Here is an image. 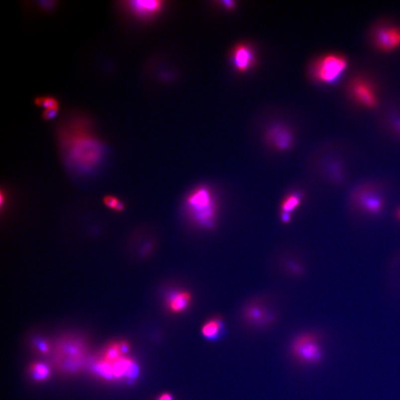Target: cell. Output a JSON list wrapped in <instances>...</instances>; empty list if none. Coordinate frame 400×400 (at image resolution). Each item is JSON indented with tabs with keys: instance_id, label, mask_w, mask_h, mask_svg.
I'll return each instance as SVG.
<instances>
[{
	"instance_id": "cell-10",
	"label": "cell",
	"mask_w": 400,
	"mask_h": 400,
	"mask_svg": "<svg viewBox=\"0 0 400 400\" xmlns=\"http://www.w3.org/2000/svg\"><path fill=\"white\" fill-rule=\"evenodd\" d=\"M232 60L239 72H246L255 65L256 57L252 48L246 44H240L233 50Z\"/></svg>"
},
{
	"instance_id": "cell-20",
	"label": "cell",
	"mask_w": 400,
	"mask_h": 400,
	"mask_svg": "<svg viewBox=\"0 0 400 400\" xmlns=\"http://www.w3.org/2000/svg\"><path fill=\"white\" fill-rule=\"evenodd\" d=\"M54 3H55V1H40V2H39V4H40V6L41 7H42V8L46 9V10H48V9L51 8V7H53V4H54Z\"/></svg>"
},
{
	"instance_id": "cell-7",
	"label": "cell",
	"mask_w": 400,
	"mask_h": 400,
	"mask_svg": "<svg viewBox=\"0 0 400 400\" xmlns=\"http://www.w3.org/2000/svg\"><path fill=\"white\" fill-rule=\"evenodd\" d=\"M243 318L249 325L255 328H265L275 320L274 314L264 305L252 303L245 308Z\"/></svg>"
},
{
	"instance_id": "cell-12",
	"label": "cell",
	"mask_w": 400,
	"mask_h": 400,
	"mask_svg": "<svg viewBox=\"0 0 400 400\" xmlns=\"http://www.w3.org/2000/svg\"><path fill=\"white\" fill-rule=\"evenodd\" d=\"M351 92L355 100L363 106L373 107L377 103V97L374 88L367 82L357 80L351 86Z\"/></svg>"
},
{
	"instance_id": "cell-4",
	"label": "cell",
	"mask_w": 400,
	"mask_h": 400,
	"mask_svg": "<svg viewBox=\"0 0 400 400\" xmlns=\"http://www.w3.org/2000/svg\"><path fill=\"white\" fill-rule=\"evenodd\" d=\"M346 59L337 54H327L315 62L312 73L315 80L322 83L337 81L346 69Z\"/></svg>"
},
{
	"instance_id": "cell-18",
	"label": "cell",
	"mask_w": 400,
	"mask_h": 400,
	"mask_svg": "<svg viewBox=\"0 0 400 400\" xmlns=\"http://www.w3.org/2000/svg\"><path fill=\"white\" fill-rule=\"evenodd\" d=\"M103 203L107 208H111L115 211H123L125 209V205L120 199L114 196H106L103 199Z\"/></svg>"
},
{
	"instance_id": "cell-1",
	"label": "cell",
	"mask_w": 400,
	"mask_h": 400,
	"mask_svg": "<svg viewBox=\"0 0 400 400\" xmlns=\"http://www.w3.org/2000/svg\"><path fill=\"white\" fill-rule=\"evenodd\" d=\"M57 139L65 166L80 176L91 174L101 164L106 148L82 115H72L59 123Z\"/></svg>"
},
{
	"instance_id": "cell-19",
	"label": "cell",
	"mask_w": 400,
	"mask_h": 400,
	"mask_svg": "<svg viewBox=\"0 0 400 400\" xmlns=\"http://www.w3.org/2000/svg\"><path fill=\"white\" fill-rule=\"evenodd\" d=\"M58 109H45L42 112V117L43 120H49L54 118L57 115Z\"/></svg>"
},
{
	"instance_id": "cell-5",
	"label": "cell",
	"mask_w": 400,
	"mask_h": 400,
	"mask_svg": "<svg viewBox=\"0 0 400 400\" xmlns=\"http://www.w3.org/2000/svg\"><path fill=\"white\" fill-rule=\"evenodd\" d=\"M122 7L132 16L142 21H147L162 10L163 1L158 0H131L122 1Z\"/></svg>"
},
{
	"instance_id": "cell-17",
	"label": "cell",
	"mask_w": 400,
	"mask_h": 400,
	"mask_svg": "<svg viewBox=\"0 0 400 400\" xmlns=\"http://www.w3.org/2000/svg\"><path fill=\"white\" fill-rule=\"evenodd\" d=\"M37 106H42L45 109H59V101L53 97H36L34 100Z\"/></svg>"
},
{
	"instance_id": "cell-8",
	"label": "cell",
	"mask_w": 400,
	"mask_h": 400,
	"mask_svg": "<svg viewBox=\"0 0 400 400\" xmlns=\"http://www.w3.org/2000/svg\"><path fill=\"white\" fill-rule=\"evenodd\" d=\"M376 45L382 51H391L400 46V28L395 26H384L376 31L374 36Z\"/></svg>"
},
{
	"instance_id": "cell-3",
	"label": "cell",
	"mask_w": 400,
	"mask_h": 400,
	"mask_svg": "<svg viewBox=\"0 0 400 400\" xmlns=\"http://www.w3.org/2000/svg\"><path fill=\"white\" fill-rule=\"evenodd\" d=\"M290 354L298 363L316 365L323 357L320 337L314 333H302L296 336L290 345Z\"/></svg>"
},
{
	"instance_id": "cell-23",
	"label": "cell",
	"mask_w": 400,
	"mask_h": 400,
	"mask_svg": "<svg viewBox=\"0 0 400 400\" xmlns=\"http://www.w3.org/2000/svg\"><path fill=\"white\" fill-rule=\"evenodd\" d=\"M39 349L42 351V353H47L49 351L48 345L45 343H41L39 344Z\"/></svg>"
},
{
	"instance_id": "cell-22",
	"label": "cell",
	"mask_w": 400,
	"mask_h": 400,
	"mask_svg": "<svg viewBox=\"0 0 400 400\" xmlns=\"http://www.w3.org/2000/svg\"><path fill=\"white\" fill-rule=\"evenodd\" d=\"M157 400H174L173 396L169 393H164L158 398Z\"/></svg>"
},
{
	"instance_id": "cell-6",
	"label": "cell",
	"mask_w": 400,
	"mask_h": 400,
	"mask_svg": "<svg viewBox=\"0 0 400 400\" xmlns=\"http://www.w3.org/2000/svg\"><path fill=\"white\" fill-rule=\"evenodd\" d=\"M357 208L363 212L370 215H378L383 211L385 206L383 199L377 193L371 190L360 188L353 195Z\"/></svg>"
},
{
	"instance_id": "cell-25",
	"label": "cell",
	"mask_w": 400,
	"mask_h": 400,
	"mask_svg": "<svg viewBox=\"0 0 400 400\" xmlns=\"http://www.w3.org/2000/svg\"><path fill=\"white\" fill-rule=\"evenodd\" d=\"M397 216H398V218L400 220V208L398 209V212H397Z\"/></svg>"
},
{
	"instance_id": "cell-13",
	"label": "cell",
	"mask_w": 400,
	"mask_h": 400,
	"mask_svg": "<svg viewBox=\"0 0 400 400\" xmlns=\"http://www.w3.org/2000/svg\"><path fill=\"white\" fill-rule=\"evenodd\" d=\"M268 136L275 147L280 150H285L291 144L292 137L290 132L282 128L276 127L270 130Z\"/></svg>"
},
{
	"instance_id": "cell-21",
	"label": "cell",
	"mask_w": 400,
	"mask_h": 400,
	"mask_svg": "<svg viewBox=\"0 0 400 400\" xmlns=\"http://www.w3.org/2000/svg\"><path fill=\"white\" fill-rule=\"evenodd\" d=\"M281 220L284 223H287L291 220V216L290 214H287V213H282L281 214Z\"/></svg>"
},
{
	"instance_id": "cell-15",
	"label": "cell",
	"mask_w": 400,
	"mask_h": 400,
	"mask_svg": "<svg viewBox=\"0 0 400 400\" xmlns=\"http://www.w3.org/2000/svg\"><path fill=\"white\" fill-rule=\"evenodd\" d=\"M123 354V352L120 349V343L113 344V345H110L106 350L104 356H103V360L112 364V363L118 360L119 359L123 357H122Z\"/></svg>"
},
{
	"instance_id": "cell-2",
	"label": "cell",
	"mask_w": 400,
	"mask_h": 400,
	"mask_svg": "<svg viewBox=\"0 0 400 400\" xmlns=\"http://www.w3.org/2000/svg\"><path fill=\"white\" fill-rule=\"evenodd\" d=\"M185 208L190 220L197 226L205 229L215 226L217 201L208 187L202 185L193 190L185 199Z\"/></svg>"
},
{
	"instance_id": "cell-16",
	"label": "cell",
	"mask_w": 400,
	"mask_h": 400,
	"mask_svg": "<svg viewBox=\"0 0 400 400\" xmlns=\"http://www.w3.org/2000/svg\"><path fill=\"white\" fill-rule=\"evenodd\" d=\"M31 373L34 379L37 380H46L50 375L48 366L42 363H36L32 366Z\"/></svg>"
},
{
	"instance_id": "cell-14",
	"label": "cell",
	"mask_w": 400,
	"mask_h": 400,
	"mask_svg": "<svg viewBox=\"0 0 400 400\" xmlns=\"http://www.w3.org/2000/svg\"><path fill=\"white\" fill-rule=\"evenodd\" d=\"M302 198L303 195L302 193L298 191L290 193L288 195L286 196L281 204L282 213L291 214L292 211H294L300 205Z\"/></svg>"
},
{
	"instance_id": "cell-11",
	"label": "cell",
	"mask_w": 400,
	"mask_h": 400,
	"mask_svg": "<svg viewBox=\"0 0 400 400\" xmlns=\"http://www.w3.org/2000/svg\"><path fill=\"white\" fill-rule=\"evenodd\" d=\"M200 332L202 337L208 341H219L226 335V324L220 316H212L202 324Z\"/></svg>"
},
{
	"instance_id": "cell-9",
	"label": "cell",
	"mask_w": 400,
	"mask_h": 400,
	"mask_svg": "<svg viewBox=\"0 0 400 400\" xmlns=\"http://www.w3.org/2000/svg\"><path fill=\"white\" fill-rule=\"evenodd\" d=\"M191 302L192 295L188 290H172L165 298V306L173 314H182L190 308Z\"/></svg>"
},
{
	"instance_id": "cell-24",
	"label": "cell",
	"mask_w": 400,
	"mask_h": 400,
	"mask_svg": "<svg viewBox=\"0 0 400 400\" xmlns=\"http://www.w3.org/2000/svg\"><path fill=\"white\" fill-rule=\"evenodd\" d=\"M223 6H225L226 8L231 9L234 7V4H235V2L233 1H223Z\"/></svg>"
}]
</instances>
